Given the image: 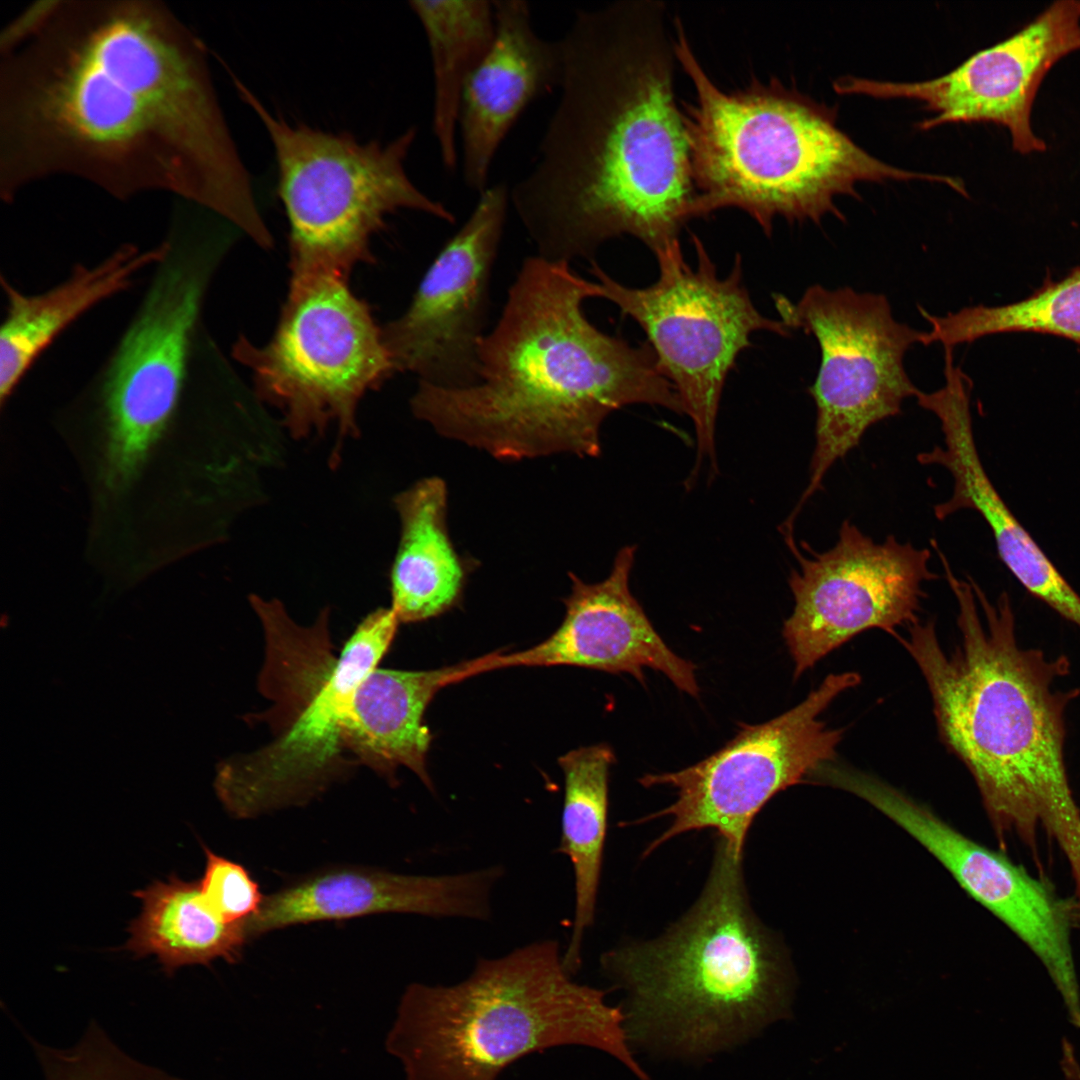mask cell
Listing matches in <instances>:
<instances>
[{"mask_svg":"<svg viewBox=\"0 0 1080 1080\" xmlns=\"http://www.w3.org/2000/svg\"><path fill=\"white\" fill-rule=\"evenodd\" d=\"M427 38L433 73L432 129L444 168L458 164L456 134L466 82L489 51L496 30L492 1L413 0Z\"/></svg>","mask_w":1080,"mask_h":1080,"instance_id":"28","label":"cell"},{"mask_svg":"<svg viewBox=\"0 0 1080 1080\" xmlns=\"http://www.w3.org/2000/svg\"><path fill=\"white\" fill-rule=\"evenodd\" d=\"M465 662L432 670L375 668L358 684L343 724V743L357 765L397 783L410 769L433 791L427 770L432 734L424 715L442 688L464 680Z\"/></svg>","mask_w":1080,"mask_h":1080,"instance_id":"22","label":"cell"},{"mask_svg":"<svg viewBox=\"0 0 1080 1080\" xmlns=\"http://www.w3.org/2000/svg\"><path fill=\"white\" fill-rule=\"evenodd\" d=\"M957 882L1002 921L1046 967L1067 1006L1080 1021L1071 930L1073 911L1047 882L1033 877L1001 852L983 845L962 860Z\"/></svg>","mask_w":1080,"mask_h":1080,"instance_id":"24","label":"cell"},{"mask_svg":"<svg viewBox=\"0 0 1080 1080\" xmlns=\"http://www.w3.org/2000/svg\"><path fill=\"white\" fill-rule=\"evenodd\" d=\"M612 748L596 744L571 750L558 759L564 775L560 851L573 867L575 911L563 963L573 975L581 963V946L594 921L607 827Z\"/></svg>","mask_w":1080,"mask_h":1080,"instance_id":"27","label":"cell"},{"mask_svg":"<svg viewBox=\"0 0 1080 1080\" xmlns=\"http://www.w3.org/2000/svg\"><path fill=\"white\" fill-rule=\"evenodd\" d=\"M510 206V188L490 185L446 242L407 309L382 328L396 371L441 388L479 381L478 347L490 309L493 268Z\"/></svg>","mask_w":1080,"mask_h":1080,"instance_id":"16","label":"cell"},{"mask_svg":"<svg viewBox=\"0 0 1080 1080\" xmlns=\"http://www.w3.org/2000/svg\"><path fill=\"white\" fill-rule=\"evenodd\" d=\"M589 298H597L595 281L570 263L526 257L499 319L479 343L478 383L418 382L410 400L414 416L442 436L515 461L599 456L603 421L627 405L683 414L651 346H632L598 329L583 309Z\"/></svg>","mask_w":1080,"mask_h":1080,"instance_id":"3","label":"cell"},{"mask_svg":"<svg viewBox=\"0 0 1080 1080\" xmlns=\"http://www.w3.org/2000/svg\"><path fill=\"white\" fill-rule=\"evenodd\" d=\"M264 635L258 689L270 701L249 721L264 722L270 740L223 761L216 793L235 818L304 805L357 766L343 743V724L361 680L386 655L400 624L391 607L369 613L338 655L330 608L313 624L296 623L277 599L249 598Z\"/></svg>","mask_w":1080,"mask_h":1080,"instance_id":"8","label":"cell"},{"mask_svg":"<svg viewBox=\"0 0 1080 1080\" xmlns=\"http://www.w3.org/2000/svg\"><path fill=\"white\" fill-rule=\"evenodd\" d=\"M445 482L436 476L394 498L400 537L390 570L391 608L400 623L427 620L461 600L471 568L451 540Z\"/></svg>","mask_w":1080,"mask_h":1080,"instance_id":"25","label":"cell"},{"mask_svg":"<svg viewBox=\"0 0 1080 1080\" xmlns=\"http://www.w3.org/2000/svg\"><path fill=\"white\" fill-rule=\"evenodd\" d=\"M860 682L856 672L831 673L792 709L761 724H742L733 739L702 761L641 777L642 786H670L677 796L670 806L641 820L672 818L643 855L683 833L713 828L742 858L749 827L764 805L834 760L843 730L828 727L820 715Z\"/></svg>","mask_w":1080,"mask_h":1080,"instance_id":"14","label":"cell"},{"mask_svg":"<svg viewBox=\"0 0 1080 1080\" xmlns=\"http://www.w3.org/2000/svg\"><path fill=\"white\" fill-rule=\"evenodd\" d=\"M168 249L99 384L105 426L103 479L129 485L175 413L206 280L203 248L175 225Z\"/></svg>","mask_w":1080,"mask_h":1080,"instance_id":"13","label":"cell"},{"mask_svg":"<svg viewBox=\"0 0 1080 1080\" xmlns=\"http://www.w3.org/2000/svg\"><path fill=\"white\" fill-rule=\"evenodd\" d=\"M134 895L142 910L129 927L125 948L138 957L155 955L168 975L186 965L240 958L248 939L244 921H224L205 900L199 882L173 876Z\"/></svg>","mask_w":1080,"mask_h":1080,"instance_id":"26","label":"cell"},{"mask_svg":"<svg viewBox=\"0 0 1080 1080\" xmlns=\"http://www.w3.org/2000/svg\"><path fill=\"white\" fill-rule=\"evenodd\" d=\"M493 43L464 87L458 130L465 185L482 193L504 139L525 109L559 89L563 75L560 41L534 30L529 3L492 1Z\"/></svg>","mask_w":1080,"mask_h":1080,"instance_id":"20","label":"cell"},{"mask_svg":"<svg viewBox=\"0 0 1080 1080\" xmlns=\"http://www.w3.org/2000/svg\"><path fill=\"white\" fill-rule=\"evenodd\" d=\"M60 174L264 226L205 47L158 1L42 0L1 33V195Z\"/></svg>","mask_w":1080,"mask_h":1080,"instance_id":"1","label":"cell"},{"mask_svg":"<svg viewBox=\"0 0 1080 1080\" xmlns=\"http://www.w3.org/2000/svg\"><path fill=\"white\" fill-rule=\"evenodd\" d=\"M235 84L273 147L277 192L289 225L291 278H348L356 265L372 259L373 236L398 211L455 221L442 202L408 175L406 160L417 128L386 143L363 142L346 132L287 122L240 80Z\"/></svg>","mask_w":1080,"mask_h":1080,"instance_id":"9","label":"cell"},{"mask_svg":"<svg viewBox=\"0 0 1080 1080\" xmlns=\"http://www.w3.org/2000/svg\"><path fill=\"white\" fill-rule=\"evenodd\" d=\"M930 324L921 344L944 348L998 333L1032 332L1062 337L1080 346V266L1057 281L1045 279L1025 299L1000 306H969L936 316L919 308Z\"/></svg>","mask_w":1080,"mask_h":1080,"instance_id":"29","label":"cell"},{"mask_svg":"<svg viewBox=\"0 0 1080 1080\" xmlns=\"http://www.w3.org/2000/svg\"><path fill=\"white\" fill-rule=\"evenodd\" d=\"M784 540L798 564L788 578L794 608L782 630L795 679L865 630L895 637L897 628L918 621L923 585L937 578L929 549L893 535L876 542L850 520L823 552L799 546L794 535Z\"/></svg>","mask_w":1080,"mask_h":1080,"instance_id":"15","label":"cell"},{"mask_svg":"<svg viewBox=\"0 0 1080 1080\" xmlns=\"http://www.w3.org/2000/svg\"><path fill=\"white\" fill-rule=\"evenodd\" d=\"M167 249L166 241L145 250L126 244L97 265H78L64 282L37 295L21 293L2 279L7 306L0 331L1 403L67 327L97 304L126 290L135 275L157 265Z\"/></svg>","mask_w":1080,"mask_h":1080,"instance_id":"23","label":"cell"},{"mask_svg":"<svg viewBox=\"0 0 1080 1080\" xmlns=\"http://www.w3.org/2000/svg\"><path fill=\"white\" fill-rule=\"evenodd\" d=\"M501 866L450 875L341 868L314 874L264 897L244 921L247 938L287 926L379 913L488 920Z\"/></svg>","mask_w":1080,"mask_h":1080,"instance_id":"19","label":"cell"},{"mask_svg":"<svg viewBox=\"0 0 1080 1080\" xmlns=\"http://www.w3.org/2000/svg\"><path fill=\"white\" fill-rule=\"evenodd\" d=\"M741 863L720 839L702 894L680 921L603 954L606 975L628 993L629 1042L706 1055L785 1016V964L752 911Z\"/></svg>","mask_w":1080,"mask_h":1080,"instance_id":"6","label":"cell"},{"mask_svg":"<svg viewBox=\"0 0 1080 1080\" xmlns=\"http://www.w3.org/2000/svg\"><path fill=\"white\" fill-rule=\"evenodd\" d=\"M206 862L199 882L209 906L226 922L246 921L259 909L264 897L258 884L240 864L204 847Z\"/></svg>","mask_w":1080,"mask_h":1080,"instance_id":"30","label":"cell"},{"mask_svg":"<svg viewBox=\"0 0 1080 1080\" xmlns=\"http://www.w3.org/2000/svg\"><path fill=\"white\" fill-rule=\"evenodd\" d=\"M605 993L572 980L554 940L480 958L450 986L407 987L387 1038L406 1080H497L518 1059L549 1048L601 1050L640 1079L625 1014Z\"/></svg>","mask_w":1080,"mask_h":1080,"instance_id":"7","label":"cell"},{"mask_svg":"<svg viewBox=\"0 0 1080 1080\" xmlns=\"http://www.w3.org/2000/svg\"><path fill=\"white\" fill-rule=\"evenodd\" d=\"M940 561L959 641L944 649L931 620L895 638L920 668L940 738L972 774L999 836L1016 832L1033 845L1041 825L1080 884V809L1065 762L1066 709L1080 690L1056 686L1069 660L1022 647L1009 597L990 601L974 581L957 578L946 557Z\"/></svg>","mask_w":1080,"mask_h":1080,"instance_id":"4","label":"cell"},{"mask_svg":"<svg viewBox=\"0 0 1080 1080\" xmlns=\"http://www.w3.org/2000/svg\"><path fill=\"white\" fill-rule=\"evenodd\" d=\"M636 545L622 547L609 575L587 583L570 573L571 592L564 600L560 626L545 640L508 654L473 659L477 675L516 666H577L608 673H628L644 683V668L663 673L679 690L698 697L696 666L675 654L648 619L629 586Z\"/></svg>","mask_w":1080,"mask_h":1080,"instance_id":"18","label":"cell"},{"mask_svg":"<svg viewBox=\"0 0 1080 1080\" xmlns=\"http://www.w3.org/2000/svg\"><path fill=\"white\" fill-rule=\"evenodd\" d=\"M234 355L293 437L336 429L335 462L342 439L358 435L360 400L396 371L369 306L329 274L291 278L271 339L241 337Z\"/></svg>","mask_w":1080,"mask_h":1080,"instance_id":"11","label":"cell"},{"mask_svg":"<svg viewBox=\"0 0 1080 1080\" xmlns=\"http://www.w3.org/2000/svg\"><path fill=\"white\" fill-rule=\"evenodd\" d=\"M781 321L813 335L821 361L814 383L815 445L809 481L784 523L794 527L803 506L823 486L833 465L861 442L873 425L901 413L919 389L910 380L904 356L922 331L895 320L882 294L815 284L793 303L774 296Z\"/></svg>","mask_w":1080,"mask_h":1080,"instance_id":"12","label":"cell"},{"mask_svg":"<svg viewBox=\"0 0 1080 1080\" xmlns=\"http://www.w3.org/2000/svg\"><path fill=\"white\" fill-rule=\"evenodd\" d=\"M1076 50L1080 0H1058L1009 37L939 77L892 82L847 75L833 88L839 94L920 101L933 114L918 124L921 130L946 123L1001 125L1009 130L1013 149L1026 155L1046 150L1031 125L1037 91L1049 70Z\"/></svg>","mask_w":1080,"mask_h":1080,"instance_id":"17","label":"cell"},{"mask_svg":"<svg viewBox=\"0 0 1080 1080\" xmlns=\"http://www.w3.org/2000/svg\"><path fill=\"white\" fill-rule=\"evenodd\" d=\"M559 41V99L532 166L510 188L536 255L592 262L621 235L653 253L679 242L696 193L665 4L577 10Z\"/></svg>","mask_w":1080,"mask_h":1080,"instance_id":"2","label":"cell"},{"mask_svg":"<svg viewBox=\"0 0 1080 1080\" xmlns=\"http://www.w3.org/2000/svg\"><path fill=\"white\" fill-rule=\"evenodd\" d=\"M678 64L695 98L684 104L694 218L723 208L746 212L769 236L777 217L820 223L844 220L835 204L858 197L859 182L926 180L951 187V176L910 171L872 156L836 126L835 112L777 79L720 89L696 57L680 19L674 22Z\"/></svg>","mask_w":1080,"mask_h":1080,"instance_id":"5","label":"cell"},{"mask_svg":"<svg viewBox=\"0 0 1080 1080\" xmlns=\"http://www.w3.org/2000/svg\"><path fill=\"white\" fill-rule=\"evenodd\" d=\"M692 242L695 267L676 242L654 253L659 277L644 288L619 283L595 261L590 267L597 298L615 304L644 330L659 370L693 422L696 461L687 483L697 478L703 462L712 478L718 472L715 433L723 387L738 355L751 345V334L790 335L784 322L762 315L753 304L739 254L729 275L720 278L698 236L693 234Z\"/></svg>","mask_w":1080,"mask_h":1080,"instance_id":"10","label":"cell"},{"mask_svg":"<svg viewBox=\"0 0 1080 1080\" xmlns=\"http://www.w3.org/2000/svg\"><path fill=\"white\" fill-rule=\"evenodd\" d=\"M970 395L965 386L951 384L929 394L923 403L940 422L943 445L919 453L917 460L945 468L953 479L951 496L934 506V515L942 521L963 509L979 513L1000 559L1022 586L1080 627V596L1019 523L985 471L973 434Z\"/></svg>","mask_w":1080,"mask_h":1080,"instance_id":"21","label":"cell"}]
</instances>
